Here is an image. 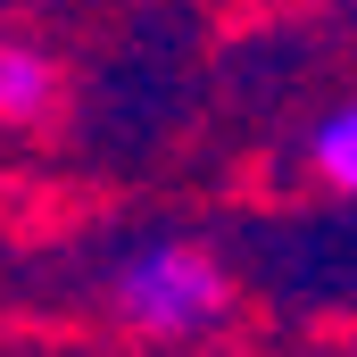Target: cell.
I'll return each mask as SVG.
<instances>
[{
  "label": "cell",
  "instance_id": "obj_2",
  "mask_svg": "<svg viewBox=\"0 0 357 357\" xmlns=\"http://www.w3.org/2000/svg\"><path fill=\"white\" fill-rule=\"evenodd\" d=\"M67 100V67L33 42V33H0V125L8 133H42Z\"/></svg>",
  "mask_w": 357,
  "mask_h": 357
},
{
  "label": "cell",
  "instance_id": "obj_3",
  "mask_svg": "<svg viewBox=\"0 0 357 357\" xmlns=\"http://www.w3.org/2000/svg\"><path fill=\"white\" fill-rule=\"evenodd\" d=\"M307 167H316L324 191L357 199V91L341 100V108H324V116H316V133H307Z\"/></svg>",
  "mask_w": 357,
  "mask_h": 357
},
{
  "label": "cell",
  "instance_id": "obj_1",
  "mask_svg": "<svg viewBox=\"0 0 357 357\" xmlns=\"http://www.w3.org/2000/svg\"><path fill=\"white\" fill-rule=\"evenodd\" d=\"M108 316L133 333V341H208L225 316H233V274L208 241H142L108 266Z\"/></svg>",
  "mask_w": 357,
  "mask_h": 357
}]
</instances>
